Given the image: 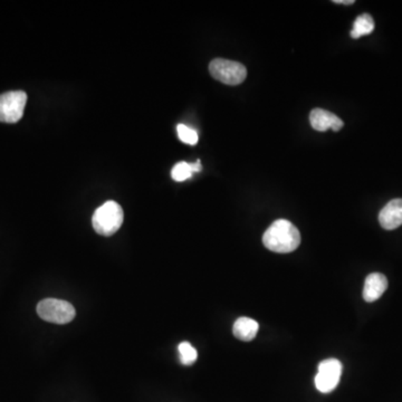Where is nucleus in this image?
Returning <instances> with one entry per match:
<instances>
[{
    "label": "nucleus",
    "mask_w": 402,
    "mask_h": 402,
    "mask_svg": "<svg viewBox=\"0 0 402 402\" xmlns=\"http://www.w3.org/2000/svg\"><path fill=\"white\" fill-rule=\"evenodd\" d=\"M38 314L42 320L55 324H67L74 320L75 309L63 299H45L38 304Z\"/></svg>",
    "instance_id": "3"
},
{
    "label": "nucleus",
    "mask_w": 402,
    "mask_h": 402,
    "mask_svg": "<svg viewBox=\"0 0 402 402\" xmlns=\"http://www.w3.org/2000/svg\"><path fill=\"white\" fill-rule=\"evenodd\" d=\"M379 222L384 229L394 231L402 225V199H394L382 208Z\"/></svg>",
    "instance_id": "8"
},
{
    "label": "nucleus",
    "mask_w": 402,
    "mask_h": 402,
    "mask_svg": "<svg viewBox=\"0 0 402 402\" xmlns=\"http://www.w3.org/2000/svg\"><path fill=\"white\" fill-rule=\"evenodd\" d=\"M374 30V21L369 13H362L355 19L351 30V38L357 40L365 35H370Z\"/></svg>",
    "instance_id": "12"
},
{
    "label": "nucleus",
    "mask_w": 402,
    "mask_h": 402,
    "mask_svg": "<svg viewBox=\"0 0 402 402\" xmlns=\"http://www.w3.org/2000/svg\"><path fill=\"white\" fill-rule=\"evenodd\" d=\"M388 289V280L381 272H372L367 276L363 289V299L368 303L378 301Z\"/></svg>",
    "instance_id": "9"
},
{
    "label": "nucleus",
    "mask_w": 402,
    "mask_h": 402,
    "mask_svg": "<svg viewBox=\"0 0 402 402\" xmlns=\"http://www.w3.org/2000/svg\"><path fill=\"white\" fill-rule=\"evenodd\" d=\"M310 122L313 129L318 132H326L330 129L334 132H339L344 125L343 121L338 115L322 109H314L311 112Z\"/></svg>",
    "instance_id": "7"
},
{
    "label": "nucleus",
    "mask_w": 402,
    "mask_h": 402,
    "mask_svg": "<svg viewBox=\"0 0 402 402\" xmlns=\"http://www.w3.org/2000/svg\"><path fill=\"white\" fill-rule=\"evenodd\" d=\"M209 71L214 80L227 85L241 84L247 76V69L243 64L229 59H214L210 63Z\"/></svg>",
    "instance_id": "4"
},
{
    "label": "nucleus",
    "mask_w": 402,
    "mask_h": 402,
    "mask_svg": "<svg viewBox=\"0 0 402 402\" xmlns=\"http://www.w3.org/2000/svg\"><path fill=\"white\" fill-rule=\"evenodd\" d=\"M342 374V363L336 359H328L318 365V372L315 377V386L322 394L333 391Z\"/></svg>",
    "instance_id": "6"
},
{
    "label": "nucleus",
    "mask_w": 402,
    "mask_h": 402,
    "mask_svg": "<svg viewBox=\"0 0 402 402\" xmlns=\"http://www.w3.org/2000/svg\"><path fill=\"white\" fill-rule=\"evenodd\" d=\"M178 351H179V357H180V361L183 364H193L198 359L197 350L189 342H181L179 344V347H178Z\"/></svg>",
    "instance_id": "13"
},
{
    "label": "nucleus",
    "mask_w": 402,
    "mask_h": 402,
    "mask_svg": "<svg viewBox=\"0 0 402 402\" xmlns=\"http://www.w3.org/2000/svg\"><path fill=\"white\" fill-rule=\"evenodd\" d=\"M263 243L270 251L287 254L297 249L301 243L299 229L286 219L272 222L263 236Z\"/></svg>",
    "instance_id": "1"
},
{
    "label": "nucleus",
    "mask_w": 402,
    "mask_h": 402,
    "mask_svg": "<svg viewBox=\"0 0 402 402\" xmlns=\"http://www.w3.org/2000/svg\"><path fill=\"white\" fill-rule=\"evenodd\" d=\"M125 219L123 209L115 201H106L93 214L92 224L98 235L110 237L121 228Z\"/></svg>",
    "instance_id": "2"
},
{
    "label": "nucleus",
    "mask_w": 402,
    "mask_h": 402,
    "mask_svg": "<svg viewBox=\"0 0 402 402\" xmlns=\"http://www.w3.org/2000/svg\"><path fill=\"white\" fill-rule=\"evenodd\" d=\"M27 94L24 91H11L0 96V122L17 123L24 115Z\"/></svg>",
    "instance_id": "5"
},
{
    "label": "nucleus",
    "mask_w": 402,
    "mask_h": 402,
    "mask_svg": "<svg viewBox=\"0 0 402 402\" xmlns=\"http://www.w3.org/2000/svg\"><path fill=\"white\" fill-rule=\"evenodd\" d=\"M258 323L253 318H239L234 324V335L241 341L249 342L255 339L258 332Z\"/></svg>",
    "instance_id": "10"
},
{
    "label": "nucleus",
    "mask_w": 402,
    "mask_h": 402,
    "mask_svg": "<svg viewBox=\"0 0 402 402\" xmlns=\"http://www.w3.org/2000/svg\"><path fill=\"white\" fill-rule=\"evenodd\" d=\"M334 4H344V5H352V4H355V0H334Z\"/></svg>",
    "instance_id": "15"
},
{
    "label": "nucleus",
    "mask_w": 402,
    "mask_h": 402,
    "mask_svg": "<svg viewBox=\"0 0 402 402\" xmlns=\"http://www.w3.org/2000/svg\"><path fill=\"white\" fill-rule=\"evenodd\" d=\"M178 137L183 143L195 146L198 143V133L193 130L191 127L185 125H179L177 127Z\"/></svg>",
    "instance_id": "14"
},
{
    "label": "nucleus",
    "mask_w": 402,
    "mask_h": 402,
    "mask_svg": "<svg viewBox=\"0 0 402 402\" xmlns=\"http://www.w3.org/2000/svg\"><path fill=\"white\" fill-rule=\"evenodd\" d=\"M201 169H202V166H201L200 160H197L195 163L179 162V163L176 164L175 167L172 168L171 177L173 180L183 183L187 179H190L195 172H200Z\"/></svg>",
    "instance_id": "11"
}]
</instances>
